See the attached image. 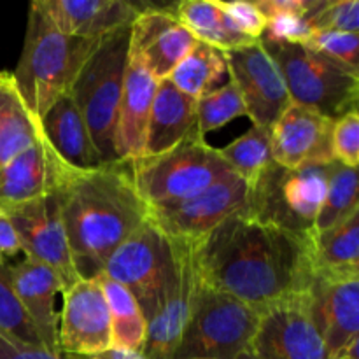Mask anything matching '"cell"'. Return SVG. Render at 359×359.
Listing matches in <instances>:
<instances>
[{"label":"cell","instance_id":"6da1fadb","mask_svg":"<svg viewBox=\"0 0 359 359\" xmlns=\"http://www.w3.org/2000/svg\"><path fill=\"white\" fill-rule=\"evenodd\" d=\"M312 238L259 223L237 210L195 242L203 283L263 312L305 293L314 277Z\"/></svg>","mask_w":359,"mask_h":359},{"label":"cell","instance_id":"7a4b0ae2","mask_svg":"<svg viewBox=\"0 0 359 359\" xmlns=\"http://www.w3.org/2000/svg\"><path fill=\"white\" fill-rule=\"evenodd\" d=\"M63 226L81 279H95L116 248L149 217L130 163L84 170L60 191Z\"/></svg>","mask_w":359,"mask_h":359},{"label":"cell","instance_id":"3957f363","mask_svg":"<svg viewBox=\"0 0 359 359\" xmlns=\"http://www.w3.org/2000/svg\"><path fill=\"white\" fill-rule=\"evenodd\" d=\"M102 39L62 34L37 2L30 4L23 53L13 77L28 111L39 121L60 97L70 93L74 81Z\"/></svg>","mask_w":359,"mask_h":359},{"label":"cell","instance_id":"277c9868","mask_svg":"<svg viewBox=\"0 0 359 359\" xmlns=\"http://www.w3.org/2000/svg\"><path fill=\"white\" fill-rule=\"evenodd\" d=\"M270 58L283 74L293 104L339 119L358 111L359 74L325 53L305 44L259 37Z\"/></svg>","mask_w":359,"mask_h":359},{"label":"cell","instance_id":"5b68a950","mask_svg":"<svg viewBox=\"0 0 359 359\" xmlns=\"http://www.w3.org/2000/svg\"><path fill=\"white\" fill-rule=\"evenodd\" d=\"M132 27L105 35L70 88L91 140L105 163H116L114 135L125 84Z\"/></svg>","mask_w":359,"mask_h":359},{"label":"cell","instance_id":"8992f818","mask_svg":"<svg viewBox=\"0 0 359 359\" xmlns=\"http://www.w3.org/2000/svg\"><path fill=\"white\" fill-rule=\"evenodd\" d=\"M328 167L286 168L272 161L248 191L245 212L259 223L312 238L328 189Z\"/></svg>","mask_w":359,"mask_h":359},{"label":"cell","instance_id":"52a82bcc","mask_svg":"<svg viewBox=\"0 0 359 359\" xmlns=\"http://www.w3.org/2000/svg\"><path fill=\"white\" fill-rule=\"evenodd\" d=\"M130 170L147 207L191 198L233 174L219 149L210 147L205 137H191L170 151L137 158Z\"/></svg>","mask_w":359,"mask_h":359},{"label":"cell","instance_id":"ba28073f","mask_svg":"<svg viewBox=\"0 0 359 359\" xmlns=\"http://www.w3.org/2000/svg\"><path fill=\"white\" fill-rule=\"evenodd\" d=\"M259 318L262 312L255 307L200 277L191 316L174 359H235L249 351Z\"/></svg>","mask_w":359,"mask_h":359},{"label":"cell","instance_id":"9c48e42d","mask_svg":"<svg viewBox=\"0 0 359 359\" xmlns=\"http://www.w3.org/2000/svg\"><path fill=\"white\" fill-rule=\"evenodd\" d=\"M170 241L174 249L172 269L158 294L153 312L146 319V342L140 353L146 359H174L200 284L195 242L181 238Z\"/></svg>","mask_w":359,"mask_h":359},{"label":"cell","instance_id":"30bf717a","mask_svg":"<svg viewBox=\"0 0 359 359\" xmlns=\"http://www.w3.org/2000/svg\"><path fill=\"white\" fill-rule=\"evenodd\" d=\"M172 262V241L147 217L112 251L102 273L126 287L147 319L156 305Z\"/></svg>","mask_w":359,"mask_h":359},{"label":"cell","instance_id":"8fae6325","mask_svg":"<svg viewBox=\"0 0 359 359\" xmlns=\"http://www.w3.org/2000/svg\"><path fill=\"white\" fill-rule=\"evenodd\" d=\"M248 353L255 359H328L325 340L311 316L307 291L262 312Z\"/></svg>","mask_w":359,"mask_h":359},{"label":"cell","instance_id":"7c38bea8","mask_svg":"<svg viewBox=\"0 0 359 359\" xmlns=\"http://www.w3.org/2000/svg\"><path fill=\"white\" fill-rule=\"evenodd\" d=\"M9 214L20 237L21 251L37 259L58 276L63 293L81 279L67 241L60 209V191L34 202L4 209Z\"/></svg>","mask_w":359,"mask_h":359},{"label":"cell","instance_id":"4fadbf2b","mask_svg":"<svg viewBox=\"0 0 359 359\" xmlns=\"http://www.w3.org/2000/svg\"><path fill=\"white\" fill-rule=\"evenodd\" d=\"M248 191L245 182L231 174L191 198L149 207V219L167 237L198 242L228 216L244 209Z\"/></svg>","mask_w":359,"mask_h":359},{"label":"cell","instance_id":"5bb4252c","mask_svg":"<svg viewBox=\"0 0 359 359\" xmlns=\"http://www.w3.org/2000/svg\"><path fill=\"white\" fill-rule=\"evenodd\" d=\"M226 56L230 81L241 93L252 125L272 130L291 105L290 93L276 62L258 42L231 49Z\"/></svg>","mask_w":359,"mask_h":359},{"label":"cell","instance_id":"9a60e30c","mask_svg":"<svg viewBox=\"0 0 359 359\" xmlns=\"http://www.w3.org/2000/svg\"><path fill=\"white\" fill-rule=\"evenodd\" d=\"M58 347L70 356H93L112 347L111 314L98 277L79 279L63 293Z\"/></svg>","mask_w":359,"mask_h":359},{"label":"cell","instance_id":"2e32d148","mask_svg":"<svg viewBox=\"0 0 359 359\" xmlns=\"http://www.w3.org/2000/svg\"><path fill=\"white\" fill-rule=\"evenodd\" d=\"M79 172L55 153L46 137L0 168V207L21 205L55 195L74 181Z\"/></svg>","mask_w":359,"mask_h":359},{"label":"cell","instance_id":"e0dca14e","mask_svg":"<svg viewBox=\"0 0 359 359\" xmlns=\"http://www.w3.org/2000/svg\"><path fill=\"white\" fill-rule=\"evenodd\" d=\"M333 125L335 119L291 102L272 126L273 161L286 168L333 163Z\"/></svg>","mask_w":359,"mask_h":359},{"label":"cell","instance_id":"ac0fdd59","mask_svg":"<svg viewBox=\"0 0 359 359\" xmlns=\"http://www.w3.org/2000/svg\"><path fill=\"white\" fill-rule=\"evenodd\" d=\"M196 42L168 7L146 6L130 32V51L158 81L168 79Z\"/></svg>","mask_w":359,"mask_h":359},{"label":"cell","instance_id":"d6986e66","mask_svg":"<svg viewBox=\"0 0 359 359\" xmlns=\"http://www.w3.org/2000/svg\"><path fill=\"white\" fill-rule=\"evenodd\" d=\"M309 309L328 356L359 339V277L314 276L307 290Z\"/></svg>","mask_w":359,"mask_h":359},{"label":"cell","instance_id":"ffe728a7","mask_svg":"<svg viewBox=\"0 0 359 359\" xmlns=\"http://www.w3.org/2000/svg\"><path fill=\"white\" fill-rule=\"evenodd\" d=\"M7 273L14 297L30 319L42 347L60 354L55 298L58 293L63 294V286L58 276L44 263L27 256L16 265H7Z\"/></svg>","mask_w":359,"mask_h":359},{"label":"cell","instance_id":"44dd1931","mask_svg":"<svg viewBox=\"0 0 359 359\" xmlns=\"http://www.w3.org/2000/svg\"><path fill=\"white\" fill-rule=\"evenodd\" d=\"M156 86V77L147 70L139 56L130 51L114 135L116 158L119 163H132L144 156L147 123Z\"/></svg>","mask_w":359,"mask_h":359},{"label":"cell","instance_id":"7402d4cb","mask_svg":"<svg viewBox=\"0 0 359 359\" xmlns=\"http://www.w3.org/2000/svg\"><path fill=\"white\" fill-rule=\"evenodd\" d=\"M62 34L102 39L132 27L146 6L128 0H35Z\"/></svg>","mask_w":359,"mask_h":359},{"label":"cell","instance_id":"603a6c76","mask_svg":"<svg viewBox=\"0 0 359 359\" xmlns=\"http://www.w3.org/2000/svg\"><path fill=\"white\" fill-rule=\"evenodd\" d=\"M191 137H202L196 121V98L182 93L168 79L158 81L147 123L144 156H154Z\"/></svg>","mask_w":359,"mask_h":359},{"label":"cell","instance_id":"cb8c5ba5","mask_svg":"<svg viewBox=\"0 0 359 359\" xmlns=\"http://www.w3.org/2000/svg\"><path fill=\"white\" fill-rule=\"evenodd\" d=\"M41 128L49 146L70 167L77 170H95L105 165L70 93L60 97L48 109L41 118Z\"/></svg>","mask_w":359,"mask_h":359},{"label":"cell","instance_id":"d4e9b609","mask_svg":"<svg viewBox=\"0 0 359 359\" xmlns=\"http://www.w3.org/2000/svg\"><path fill=\"white\" fill-rule=\"evenodd\" d=\"M42 137L41 121L28 111L13 72L0 70V168Z\"/></svg>","mask_w":359,"mask_h":359},{"label":"cell","instance_id":"484cf974","mask_svg":"<svg viewBox=\"0 0 359 359\" xmlns=\"http://www.w3.org/2000/svg\"><path fill=\"white\" fill-rule=\"evenodd\" d=\"M312 270L314 276L359 277V210L312 237Z\"/></svg>","mask_w":359,"mask_h":359},{"label":"cell","instance_id":"4316f807","mask_svg":"<svg viewBox=\"0 0 359 359\" xmlns=\"http://www.w3.org/2000/svg\"><path fill=\"white\" fill-rule=\"evenodd\" d=\"M168 9L186 30L191 32L196 41L214 46L224 53L258 42L242 34L217 6L216 0H182Z\"/></svg>","mask_w":359,"mask_h":359},{"label":"cell","instance_id":"83f0119b","mask_svg":"<svg viewBox=\"0 0 359 359\" xmlns=\"http://www.w3.org/2000/svg\"><path fill=\"white\" fill-rule=\"evenodd\" d=\"M97 277L100 280L109 314H111L112 347L142 353L144 342H146L147 323L137 300L126 287H123L116 280L109 279L104 273Z\"/></svg>","mask_w":359,"mask_h":359},{"label":"cell","instance_id":"f1b7e54d","mask_svg":"<svg viewBox=\"0 0 359 359\" xmlns=\"http://www.w3.org/2000/svg\"><path fill=\"white\" fill-rule=\"evenodd\" d=\"M226 74L228 65L224 51L205 42H196L191 53L175 67L168 81L182 93L200 98L207 91L214 90V84L223 81Z\"/></svg>","mask_w":359,"mask_h":359},{"label":"cell","instance_id":"f546056e","mask_svg":"<svg viewBox=\"0 0 359 359\" xmlns=\"http://www.w3.org/2000/svg\"><path fill=\"white\" fill-rule=\"evenodd\" d=\"M223 160L231 167L235 175L251 189L266 170L272 158V130L255 126L226 147L219 149Z\"/></svg>","mask_w":359,"mask_h":359},{"label":"cell","instance_id":"4dcf8cb0","mask_svg":"<svg viewBox=\"0 0 359 359\" xmlns=\"http://www.w3.org/2000/svg\"><path fill=\"white\" fill-rule=\"evenodd\" d=\"M358 168L333 161L328 167V189L316 219V233L332 230L346 217L359 210Z\"/></svg>","mask_w":359,"mask_h":359},{"label":"cell","instance_id":"1f68e13d","mask_svg":"<svg viewBox=\"0 0 359 359\" xmlns=\"http://www.w3.org/2000/svg\"><path fill=\"white\" fill-rule=\"evenodd\" d=\"M241 116H248V112L241 93L231 81L196 98V121L202 137L214 130L223 128L226 123Z\"/></svg>","mask_w":359,"mask_h":359},{"label":"cell","instance_id":"d6a6232c","mask_svg":"<svg viewBox=\"0 0 359 359\" xmlns=\"http://www.w3.org/2000/svg\"><path fill=\"white\" fill-rule=\"evenodd\" d=\"M0 333L13 337L20 342L42 346L30 319L14 297L7 273V263L2 262H0Z\"/></svg>","mask_w":359,"mask_h":359},{"label":"cell","instance_id":"836d02e7","mask_svg":"<svg viewBox=\"0 0 359 359\" xmlns=\"http://www.w3.org/2000/svg\"><path fill=\"white\" fill-rule=\"evenodd\" d=\"M314 32H344L359 34L358 0H318L305 18Z\"/></svg>","mask_w":359,"mask_h":359},{"label":"cell","instance_id":"e575fe53","mask_svg":"<svg viewBox=\"0 0 359 359\" xmlns=\"http://www.w3.org/2000/svg\"><path fill=\"white\" fill-rule=\"evenodd\" d=\"M305 46L319 53H325L330 58L344 63L349 69L359 70V34L312 32Z\"/></svg>","mask_w":359,"mask_h":359},{"label":"cell","instance_id":"d590c367","mask_svg":"<svg viewBox=\"0 0 359 359\" xmlns=\"http://www.w3.org/2000/svg\"><path fill=\"white\" fill-rule=\"evenodd\" d=\"M333 158L349 168L359 167V116L358 111L335 119L332 133Z\"/></svg>","mask_w":359,"mask_h":359},{"label":"cell","instance_id":"8d00e7d4","mask_svg":"<svg viewBox=\"0 0 359 359\" xmlns=\"http://www.w3.org/2000/svg\"><path fill=\"white\" fill-rule=\"evenodd\" d=\"M216 2L230 18L231 23L249 39L259 41V37L265 34L266 20L255 2H244V0H231V2L216 0Z\"/></svg>","mask_w":359,"mask_h":359},{"label":"cell","instance_id":"74e56055","mask_svg":"<svg viewBox=\"0 0 359 359\" xmlns=\"http://www.w3.org/2000/svg\"><path fill=\"white\" fill-rule=\"evenodd\" d=\"M311 25L302 16H293V14H280L266 20L265 37L273 39V41L291 42V44H305L312 35Z\"/></svg>","mask_w":359,"mask_h":359},{"label":"cell","instance_id":"f35d334b","mask_svg":"<svg viewBox=\"0 0 359 359\" xmlns=\"http://www.w3.org/2000/svg\"><path fill=\"white\" fill-rule=\"evenodd\" d=\"M0 359H62V354H53L42 346L20 342L0 333Z\"/></svg>","mask_w":359,"mask_h":359},{"label":"cell","instance_id":"ab89813d","mask_svg":"<svg viewBox=\"0 0 359 359\" xmlns=\"http://www.w3.org/2000/svg\"><path fill=\"white\" fill-rule=\"evenodd\" d=\"M265 20L280 14H293V16L307 18L309 13L316 7L318 0H258L255 2Z\"/></svg>","mask_w":359,"mask_h":359},{"label":"cell","instance_id":"60d3db41","mask_svg":"<svg viewBox=\"0 0 359 359\" xmlns=\"http://www.w3.org/2000/svg\"><path fill=\"white\" fill-rule=\"evenodd\" d=\"M18 252H21L18 231L9 214L0 207V262L6 263L7 258H13Z\"/></svg>","mask_w":359,"mask_h":359},{"label":"cell","instance_id":"b9f144b4","mask_svg":"<svg viewBox=\"0 0 359 359\" xmlns=\"http://www.w3.org/2000/svg\"><path fill=\"white\" fill-rule=\"evenodd\" d=\"M62 359H146L140 353H133V351H123L111 347L109 351L100 354H93V356H70V354H62Z\"/></svg>","mask_w":359,"mask_h":359},{"label":"cell","instance_id":"7bdbcfd3","mask_svg":"<svg viewBox=\"0 0 359 359\" xmlns=\"http://www.w3.org/2000/svg\"><path fill=\"white\" fill-rule=\"evenodd\" d=\"M328 359H359V339L353 340L349 346H346L339 353L328 356Z\"/></svg>","mask_w":359,"mask_h":359},{"label":"cell","instance_id":"ee69618b","mask_svg":"<svg viewBox=\"0 0 359 359\" xmlns=\"http://www.w3.org/2000/svg\"><path fill=\"white\" fill-rule=\"evenodd\" d=\"M235 359H255V358H252L249 353H242V354H238V356Z\"/></svg>","mask_w":359,"mask_h":359}]
</instances>
